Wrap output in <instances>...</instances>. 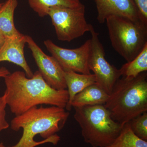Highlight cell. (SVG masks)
Listing matches in <instances>:
<instances>
[{"mask_svg":"<svg viewBox=\"0 0 147 147\" xmlns=\"http://www.w3.org/2000/svg\"><path fill=\"white\" fill-rule=\"evenodd\" d=\"M4 79L6 103L15 116L43 104L65 108L68 102L67 90L52 88L38 71H36L31 78L27 77L24 71H16Z\"/></svg>","mask_w":147,"mask_h":147,"instance_id":"1","label":"cell"},{"mask_svg":"<svg viewBox=\"0 0 147 147\" xmlns=\"http://www.w3.org/2000/svg\"><path fill=\"white\" fill-rule=\"evenodd\" d=\"M69 113L65 108L52 106H37L16 117L11 122V128L23 129L18 143L9 147H35L46 143L57 145L60 137L56 134L64 126Z\"/></svg>","mask_w":147,"mask_h":147,"instance_id":"2","label":"cell"},{"mask_svg":"<svg viewBox=\"0 0 147 147\" xmlns=\"http://www.w3.org/2000/svg\"><path fill=\"white\" fill-rule=\"evenodd\" d=\"M104 105L112 118L123 126L147 112L146 71L133 78H120Z\"/></svg>","mask_w":147,"mask_h":147,"instance_id":"3","label":"cell"},{"mask_svg":"<svg viewBox=\"0 0 147 147\" xmlns=\"http://www.w3.org/2000/svg\"><path fill=\"white\" fill-rule=\"evenodd\" d=\"M74 118L82 129L84 141L93 147H105L120 133L123 125L111 117L104 105L75 107Z\"/></svg>","mask_w":147,"mask_h":147,"instance_id":"4","label":"cell"},{"mask_svg":"<svg viewBox=\"0 0 147 147\" xmlns=\"http://www.w3.org/2000/svg\"><path fill=\"white\" fill-rule=\"evenodd\" d=\"M112 47L127 62L132 61L147 44V24L123 16L106 18Z\"/></svg>","mask_w":147,"mask_h":147,"instance_id":"5","label":"cell"},{"mask_svg":"<svg viewBox=\"0 0 147 147\" xmlns=\"http://www.w3.org/2000/svg\"><path fill=\"white\" fill-rule=\"evenodd\" d=\"M59 40L70 42L90 31L92 25L85 18V7L72 8L63 7H51L48 11Z\"/></svg>","mask_w":147,"mask_h":147,"instance_id":"6","label":"cell"},{"mask_svg":"<svg viewBox=\"0 0 147 147\" xmlns=\"http://www.w3.org/2000/svg\"><path fill=\"white\" fill-rule=\"evenodd\" d=\"M91 47L88 61L90 71L96 77V84L110 95L116 82L120 78L119 70L111 65L105 58L104 47L99 40V34L92 27Z\"/></svg>","mask_w":147,"mask_h":147,"instance_id":"7","label":"cell"},{"mask_svg":"<svg viewBox=\"0 0 147 147\" xmlns=\"http://www.w3.org/2000/svg\"><path fill=\"white\" fill-rule=\"evenodd\" d=\"M46 49L65 71H72L85 74H90L88 61L91 47V39L75 49L63 48L50 40L44 41Z\"/></svg>","mask_w":147,"mask_h":147,"instance_id":"8","label":"cell"},{"mask_svg":"<svg viewBox=\"0 0 147 147\" xmlns=\"http://www.w3.org/2000/svg\"><path fill=\"white\" fill-rule=\"evenodd\" d=\"M26 36V43L32 52L40 73L45 82L56 90L67 89L64 70L53 56L45 54L31 37Z\"/></svg>","mask_w":147,"mask_h":147,"instance_id":"9","label":"cell"},{"mask_svg":"<svg viewBox=\"0 0 147 147\" xmlns=\"http://www.w3.org/2000/svg\"><path fill=\"white\" fill-rule=\"evenodd\" d=\"M94 1L97 9V21L100 24H104L106 18L111 16H123L132 21H141L134 0Z\"/></svg>","mask_w":147,"mask_h":147,"instance_id":"10","label":"cell"},{"mask_svg":"<svg viewBox=\"0 0 147 147\" xmlns=\"http://www.w3.org/2000/svg\"><path fill=\"white\" fill-rule=\"evenodd\" d=\"M26 44V36L21 33L17 35L7 38L0 49V63L8 62L19 66L24 69L28 78L34 73L29 66L24 55Z\"/></svg>","mask_w":147,"mask_h":147,"instance_id":"11","label":"cell"},{"mask_svg":"<svg viewBox=\"0 0 147 147\" xmlns=\"http://www.w3.org/2000/svg\"><path fill=\"white\" fill-rule=\"evenodd\" d=\"M64 77L69 94L68 102L65 108L69 111L72 108L71 103L74 96L87 87L95 84L96 77L92 74H85L65 71Z\"/></svg>","mask_w":147,"mask_h":147,"instance_id":"12","label":"cell"},{"mask_svg":"<svg viewBox=\"0 0 147 147\" xmlns=\"http://www.w3.org/2000/svg\"><path fill=\"white\" fill-rule=\"evenodd\" d=\"M109 97V94L95 83L77 94L72 100L71 105L73 108L104 105L108 101Z\"/></svg>","mask_w":147,"mask_h":147,"instance_id":"13","label":"cell"},{"mask_svg":"<svg viewBox=\"0 0 147 147\" xmlns=\"http://www.w3.org/2000/svg\"><path fill=\"white\" fill-rule=\"evenodd\" d=\"M18 5L17 0H7L0 8V33L5 38L21 33L14 22V12Z\"/></svg>","mask_w":147,"mask_h":147,"instance_id":"14","label":"cell"},{"mask_svg":"<svg viewBox=\"0 0 147 147\" xmlns=\"http://www.w3.org/2000/svg\"><path fill=\"white\" fill-rule=\"evenodd\" d=\"M30 7L40 17L48 16L51 7H63L80 8L84 5L80 0H28Z\"/></svg>","mask_w":147,"mask_h":147,"instance_id":"15","label":"cell"},{"mask_svg":"<svg viewBox=\"0 0 147 147\" xmlns=\"http://www.w3.org/2000/svg\"><path fill=\"white\" fill-rule=\"evenodd\" d=\"M119 70L121 76L127 78L136 77L147 70V44L132 61L122 66Z\"/></svg>","mask_w":147,"mask_h":147,"instance_id":"16","label":"cell"},{"mask_svg":"<svg viewBox=\"0 0 147 147\" xmlns=\"http://www.w3.org/2000/svg\"><path fill=\"white\" fill-rule=\"evenodd\" d=\"M105 147H147V141L137 137L133 133L128 122L124 125L114 142Z\"/></svg>","mask_w":147,"mask_h":147,"instance_id":"17","label":"cell"},{"mask_svg":"<svg viewBox=\"0 0 147 147\" xmlns=\"http://www.w3.org/2000/svg\"><path fill=\"white\" fill-rule=\"evenodd\" d=\"M133 133L137 137L147 141V112H145L129 122Z\"/></svg>","mask_w":147,"mask_h":147,"instance_id":"18","label":"cell"},{"mask_svg":"<svg viewBox=\"0 0 147 147\" xmlns=\"http://www.w3.org/2000/svg\"><path fill=\"white\" fill-rule=\"evenodd\" d=\"M6 103L5 96H0V131L7 129L9 127V123L6 119Z\"/></svg>","mask_w":147,"mask_h":147,"instance_id":"19","label":"cell"},{"mask_svg":"<svg viewBox=\"0 0 147 147\" xmlns=\"http://www.w3.org/2000/svg\"><path fill=\"white\" fill-rule=\"evenodd\" d=\"M140 20L147 24V0H134Z\"/></svg>","mask_w":147,"mask_h":147,"instance_id":"20","label":"cell"},{"mask_svg":"<svg viewBox=\"0 0 147 147\" xmlns=\"http://www.w3.org/2000/svg\"><path fill=\"white\" fill-rule=\"evenodd\" d=\"M10 73L8 69L6 67H2L0 68V78H4Z\"/></svg>","mask_w":147,"mask_h":147,"instance_id":"21","label":"cell"},{"mask_svg":"<svg viewBox=\"0 0 147 147\" xmlns=\"http://www.w3.org/2000/svg\"><path fill=\"white\" fill-rule=\"evenodd\" d=\"M5 38L0 33V49L5 41Z\"/></svg>","mask_w":147,"mask_h":147,"instance_id":"22","label":"cell"},{"mask_svg":"<svg viewBox=\"0 0 147 147\" xmlns=\"http://www.w3.org/2000/svg\"><path fill=\"white\" fill-rule=\"evenodd\" d=\"M0 147H6L2 142L0 143Z\"/></svg>","mask_w":147,"mask_h":147,"instance_id":"23","label":"cell"},{"mask_svg":"<svg viewBox=\"0 0 147 147\" xmlns=\"http://www.w3.org/2000/svg\"><path fill=\"white\" fill-rule=\"evenodd\" d=\"M3 4V3H0V8H1V7L2 6Z\"/></svg>","mask_w":147,"mask_h":147,"instance_id":"24","label":"cell"}]
</instances>
